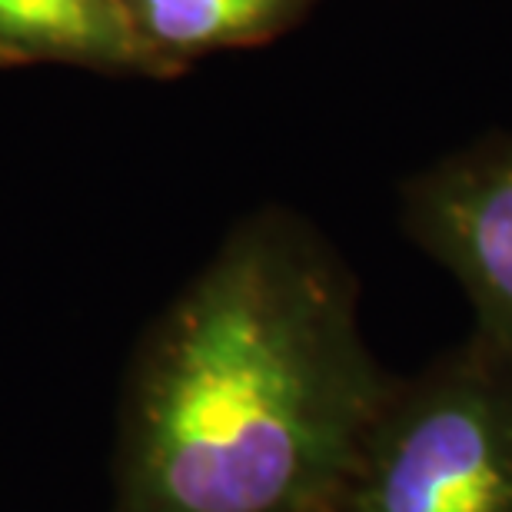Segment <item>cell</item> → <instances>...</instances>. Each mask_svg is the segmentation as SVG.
I'll list each match as a JSON object with an SVG mask.
<instances>
[{"label":"cell","instance_id":"1","mask_svg":"<svg viewBox=\"0 0 512 512\" xmlns=\"http://www.w3.org/2000/svg\"><path fill=\"white\" fill-rule=\"evenodd\" d=\"M393 380L330 240L253 210L130 356L110 512H330Z\"/></svg>","mask_w":512,"mask_h":512},{"label":"cell","instance_id":"2","mask_svg":"<svg viewBox=\"0 0 512 512\" xmlns=\"http://www.w3.org/2000/svg\"><path fill=\"white\" fill-rule=\"evenodd\" d=\"M330 512H512V346L469 330L396 376Z\"/></svg>","mask_w":512,"mask_h":512},{"label":"cell","instance_id":"3","mask_svg":"<svg viewBox=\"0 0 512 512\" xmlns=\"http://www.w3.org/2000/svg\"><path fill=\"white\" fill-rule=\"evenodd\" d=\"M399 223L459 283L473 330L512 346V133L413 173L399 190Z\"/></svg>","mask_w":512,"mask_h":512},{"label":"cell","instance_id":"4","mask_svg":"<svg viewBox=\"0 0 512 512\" xmlns=\"http://www.w3.org/2000/svg\"><path fill=\"white\" fill-rule=\"evenodd\" d=\"M150 80H173L203 57L290 34L316 0H120Z\"/></svg>","mask_w":512,"mask_h":512},{"label":"cell","instance_id":"5","mask_svg":"<svg viewBox=\"0 0 512 512\" xmlns=\"http://www.w3.org/2000/svg\"><path fill=\"white\" fill-rule=\"evenodd\" d=\"M150 77L120 0H0V67Z\"/></svg>","mask_w":512,"mask_h":512}]
</instances>
